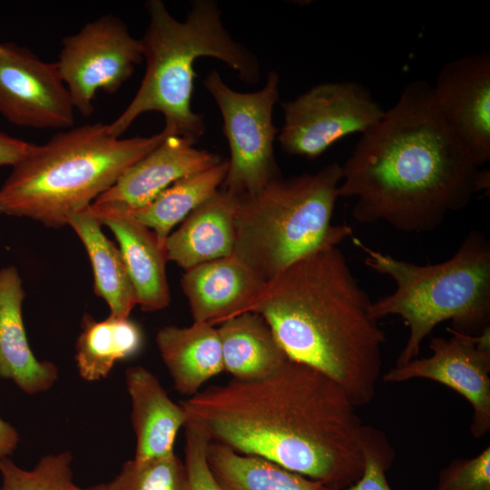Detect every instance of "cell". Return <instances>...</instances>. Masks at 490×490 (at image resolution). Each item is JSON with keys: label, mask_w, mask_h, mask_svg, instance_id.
Segmentation results:
<instances>
[{"label": "cell", "mask_w": 490, "mask_h": 490, "mask_svg": "<svg viewBox=\"0 0 490 490\" xmlns=\"http://www.w3.org/2000/svg\"><path fill=\"white\" fill-rule=\"evenodd\" d=\"M211 442L268 459L332 488L359 479L363 424L345 390L288 359L256 380L232 378L181 404Z\"/></svg>", "instance_id": "cell-1"}, {"label": "cell", "mask_w": 490, "mask_h": 490, "mask_svg": "<svg viewBox=\"0 0 490 490\" xmlns=\"http://www.w3.org/2000/svg\"><path fill=\"white\" fill-rule=\"evenodd\" d=\"M340 198L353 218L404 233L436 230L484 191V170L447 127L424 80L408 83L341 165Z\"/></svg>", "instance_id": "cell-2"}, {"label": "cell", "mask_w": 490, "mask_h": 490, "mask_svg": "<svg viewBox=\"0 0 490 490\" xmlns=\"http://www.w3.org/2000/svg\"><path fill=\"white\" fill-rule=\"evenodd\" d=\"M371 305L342 250L325 246L269 280L251 311L289 359L323 373L361 407L374 397L387 341Z\"/></svg>", "instance_id": "cell-3"}, {"label": "cell", "mask_w": 490, "mask_h": 490, "mask_svg": "<svg viewBox=\"0 0 490 490\" xmlns=\"http://www.w3.org/2000/svg\"><path fill=\"white\" fill-rule=\"evenodd\" d=\"M172 132L178 133L165 123L152 136L121 138L103 122L58 132L12 166L0 187V214L52 228L68 225Z\"/></svg>", "instance_id": "cell-4"}, {"label": "cell", "mask_w": 490, "mask_h": 490, "mask_svg": "<svg viewBox=\"0 0 490 490\" xmlns=\"http://www.w3.org/2000/svg\"><path fill=\"white\" fill-rule=\"evenodd\" d=\"M145 8L149 23L139 39L145 74L132 100L108 124L109 132L121 137L140 115L158 112L178 134L196 142L203 134L205 124L202 115L191 107L195 61L203 56L216 58L247 84L260 80V62L232 38L212 0L192 1L184 21L176 20L161 0L147 1Z\"/></svg>", "instance_id": "cell-5"}, {"label": "cell", "mask_w": 490, "mask_h": 490, "mask_svg": "<svg viewBox=\"0 0 490 490\" xmlns=\"http://www.w3.org/2000/svg\"><path fill=\"white\" fill-rule=\"evenodd\" d=\"M352 242L366 254L368 268L396 283L392 293L371 305L377 320L398 316L409 328L396 367L417 358L423 340L443 321L472 335L489 327L490 243L480 231L471 230L448 260L426 265L382 253L353 236Z\"/></svg>", "instance_id": "cell-6"}, {"label": "cell", "mask_w": 490, "mask_h": 490, "mask_svg": "<svg viewBox=\"0 0 490 490\" xmlns=\"http://www.w3.org/2000/svg\"><path fill=\"white\" fill-rule=\"evenodd\" d=\"M341 180L333 162L239 196L233 255L268 282L306 254L352 237L350 226L331 222Z\"/></svg>", "instance_id": "cell-7"}, {"label": "cell", "mask_w": 490, "mask_h": 490, "mask_svg": "<svg viewBox=\"0 0 490 490\" xmlns=\"http://www.w3.org/2000/svg\"><path fill=\"white\" fill-rule=\"evenodd\" d=\"M203 83L220 109L230 147L228 172L220 189L234 196L254 194L281 177L273 146L279 131L272 120L279 76L276 71L269 72L264 86L253 93L233 90L215 70Z\"/></svg>", "instance_id": "cell-8"}, {"label": "cell", "mask_w": 490, "mask_h": 490, "mask_svg": "<svg viewBox=\"0 0 490 490\" xmlns=\"http://www.w3.org/2000/svg\"><path fill=\"white\" fill-rule=\"evenodd\" d=\"M281 107L284 124L278 141L282 150L309 159L346 136L363 134L386 113L368 88L352 81L318 83Z\"/></svg>", "instance_id": "cell-9"}, {"label": "cell", "mask_w": 490, "mask_h": 490, "mask_svg": "<svg viewBox=\"0 0 490 490\" xmlns=\"http://www.w3.org/2000/svg\"><path fill=\"white\" fill-rule=\"evenodd\" d=\"M142 59L140 40L122 20L109 14L64 37L56 64L74 109L90 116L96 92H117Z\"/></svg>", "instance_id": "cell-10"}, {"label": "cell", "mask_w": 490, "mask_h": 490, "mask_svg": "<svg viewBox=\"0 0 490 490\" xmlns=\"http://www.w3.org/2000/svg\"><path fill=\"white\" fill-rule=\"evenodd\" d=\"M447 330L451 333L447 338H431L429 357L392 368L383 381L426 378L450 387L472 406L470 431L481 438L490 430V327L477 335Z\"/></svg>", "instance_id": "cell-11"}, {"label": "cell", "mask_w": 490, "mask_h": 490, "mask_svg": "<svg viewBox=\"0 0 490 490\" xmlns=\"http://www.w3.org/2000/svg\"><path fill=\"white\" fill-rule=\"evenodd\" d=\"M0 54V115L25 128L67 130L74 106L56 63L8 43Z\"/></svg>", "instance_id": "cell-12"}, {"label": "cell", "mask_w": 490, "mask_h": 490, "mask_svg": "<svg viewBox=\"0 0 490 490\" xmlns=\"http://www.w3.org/2000/svg\"><path fill=\"white\" fill-rule=\"evenodd\" d=\"M444 122L475 165L490 160V52L448 62L431 85Z\"/></svg>", "instance_id": "cell-13"}, {"label": "cell", "mask_w": 490, "mask_h": 490, "mask_svg": "<svg viewBox=\"0 0 490 490\" xmlns=\"http://www.w3.org/2000/svg\"><path fill=\"white\" fill-rule=\"evenodd\" d=\"M194 142L176 132L169 134L152 151L127 168L93 204L137 210L176 181L222 161L216 153L197 149Z\"/></svg>", "instance_id": "cell-14"}, {"label": "cell", "mask_w": 490, "mask_h": 490, "mask_svg": "<svg viewBox=\"0 0 490 490\" xmlns=\"http://www.w3.org/2000/svg\"><path fill=\"white\" fill-rule=\"evenodd\" d=\"M266 283L233 254L188 269L181 279L193 321L212 326L251 311Z\"/></svg>", "instance_id": "cell-15"}, {"label": "cell", "mask_w": 490, "mask_h": 490, "mask_svg": "<svg viewBox=\"0 0 490 490\" xmlns=\"http://www.w3.org/2000/svg\"><path fill=\"white\" fill-rule=\"evenodd\" d=\"M91 209L119 243L137 305L144 311L166 308L171 299L165 270L168 259L154 232L126 209L93 203Z\"/></svg>", "instance_id": "cell-16"}, {"label": "cell", "mask_w": 490, "mask_h": 490, "mask_svg": "<svg viewBox=\"0 0 490 490\" xmlns=\"http://www.w3.org/2000/svg\"><path fill=\"white\" fill-rule=\"evenodd\" d=\"M25 298L14 266L0 270V377L12 380L23 392H44L58 378L51 361H40L30 348L22 315Z\"/></svg>", "instance_id": "cell-17"}, {"label": "cell", "mask_w": 490, "mask_h": 490, "mask_svg": "<svg viewBox=\"0 0 490 490\" xmlns=\"http://www.w3.org/2000/svg\"><path fill=\"white\" fill-rule=\"evenodd\" d=\"M239 196L219 189L192 211L166 239L168 260L184 270L231 256L236 240Z\"/></svg>", "instance_id": "cell-18"}, {"label": "cell", "mask_w": 490, "mask_h": 490, "mask_svg": "<svg viewBox=\"0 0 490 490\" xmlns=\"http://www.w3.org/2000/svg\"><path fill=\"white\" fill-rule=\"evenodd\" d=\"M125 383L136 437L133 459L146 461L174 452L176 436L187 420L183 407L174 403L158 378L143 367L127 368Z\"/></svg>", "instance_id": "cell-19"}, {"label": "cell", "mask_w": 490, "mask_h": 490, "mask_svg": "<svg viewBox=\"0 0 490 490\" xmlns=\"http://www.w3.org/2000/svg\"><path fill=\"white\" fill-rule=\"evenodd\" d=\"M156 344L176 390L193 396L223 369L222 351L215 326L196 322L189 327L166 326Z\"/></svg>", "instance_id": "cell-20"}, {"label": "cell", "mask_w": 490, "mask_h": 490, "mask_svg": "<svg viewBox=\"0 0 490 490\" xmlns=\"http://www.w3.org/2000/svg\"><path fill=\"white\" fill-rule=\"evenodd\" d=\"M217 329L223 369L232 378L265 377L289 359L272 329L258 313L244 312L222 322Z\"/></svg>", "instance_id": "cell-21"}, {"label": "cell", "mask_w": 490, "mask_h": 490, "mask_svg": "<svg viewBox=\"0 0 490 490\" xmlns=\"http://www.w3.org/2000/svg\"><path fill=\"white\" fill-rule=\"evenodd\" d=\"M68 225L78 235L89 256L95 294L107 302L111 316L129 318L137 302L120 249L103 234L91 206L72 216Z\"/></svg>", "instance_id": "cell-22"}, {"label": "cell", "mask_w": 490, "mask_h": 490, "mask_svg": "<svg viewBox=\"0 0 490 490\" xmlns=\"http://www.w3.org/2000/svg\"><path fill=\"white\" fill-rule=\"evenodd\" d=\"M143 332L129 318L109 316L95 320L85 314L75 345V360L82 378L97 381L106 377L114 365L135 357L143 346Z\"/></svg>", "instance_id": "cell-23"}, {"label": "cell", "mask_w": 490, "mask_h": 490, "mask_svg": "<svg viewBox=\"0 0 490 490\" xmlns=\"http://www.w3.org/2000/svg\"><path fill=\"white\" fill-rule=\"evenodd\" d=\"M228 166V161L224 160L207 170L185 176L162 191L147 205L129 211L152 230L164 247L172 228L220 188Z\"/></svg>", "instance_id": "cell-24"}, {"label": "cell", "mask_w": 490, "mask_h": 490, "mask_svg": "<svg viewBox=\"0 0 490 490\" xmlns=\"http://www.w3.org/2000/svg\"><path fill=\"white\" fill-rule=\"evenodd\" d=\"M209 466L226 490H320L321 484L268 459L211 442Z\"/></svg>", "instance_id": "cell-25"}, {"label": "cell", "mask_w": 490, "mask_h": 490, "mask_svg": "<svg viewBox=\"0 0 490 490\" xmlns=\"http://www.w3.org/2000/svg\"><path fill=\"white\" fill-rule=\"evenodd\" d=\"M184 462L174 453L146 461H126L117 475L89 490H187Z\"/></svg>", "instance_id": "cell-26"}, {"label": "cell", "mask_w": 490, "mask_h": 490, "mask_svg": "<svg viewBox=\"0 0 490 490\" xmlns=\"http://www.w3.org/2000/svg\"><path fill=\"white\" fill-rule=\"evenodd\" d=\"M73 456L65 451L43 456L30 470L17 466L8 457L0 458V490H89L74 484Z\"/></svg>", "instance_id": "cell-27"}, {"label": "cell", "mask_w": 490, "mask_h": 490, "mask_svg": "<svg viewBox=\"0 0 490 490\" xmlns=\"http://www.w3.org/2000/svg\"><path fill=\"white\" fill-rule=\"evenodd\" d=\"M361 447L364 468L359 479L345 488L332 489L321 485L320 490H392L386 473L392 465L394 450L386 435L373 426L364 425Z\"/></svg>", "instance_id": "cell-28"}, {"label": "cell", "mask_w": 490, "mask_h": 490, "mask_svg": "<svg viewBox=\"0 0 490 490\" xmlns=\"http://www.w3.org/2000/svg\"><path fill=\"white\" fill-rule=\"evenodd\" d=\"M184 465L187 472V490H226L213 475L207 459L211 442L196 423L186 420Z\"/></svg>", "instance_id": "cell-29"}, {"label": "cell", "mask_w": 490, "mask_h": 490, "mask_svg": "<svg viewBox=\"0 0 490 490\" xmlns=\"http://www.w3.org/2000/svg\"><path fill=\"white\" fill-rule=\"evenodd\" d=\"M436 490H490V447L453 460L440 471Z\"/></svg>", "instance_id": "cell-30"}, {"label": "cell", "mask_w": 490, "mask_h": 490, "mask_svg": "<svg viewBox=\"0 0 490 490\" xmlns=\"http://www.w3.org/2000/svg\"><path fill=\"white\" fill-rule=\"evenodd\" d=\"M35 144L13 137L0 130V166L15 163L27 156Z\"/></svg>", "instance_id": "cell-31"}, {"label": "cell", "mask_w": 490, "mask_h": 490, "mask_svg": "<svg viewBox=\"0 0 490 490\" xmlns=\"http://www.w3.org/2000/svg\"><path fill=\"white\" fill-rule=\"evenodd\" d=\"M19 441L17 430L0 417V458L12 455Z\"/></svg>", "instance_id": "cell-32"}, {"label": "cell", "mask_w": 490, "mask_h": 490, "mask_svg": "<svg viewBox=\"0 0 490 490\" xmlns=\"http://www.w3.org/2000/svg\"><path fill=\"white\" fill-rule=\"evenodd\" d=\"M5 51V44H0V54H2Z\"/></svg>", "instance_id": "cell-33"}]
</instances>
